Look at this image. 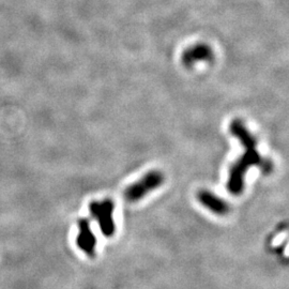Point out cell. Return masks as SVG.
Masks as SVG:
<instances>
[{"label": "cell", "instance_id": "1", "mask_svg": "<svg viewBox=\"0 0 289 289\" xmlns=\"http://www.w3.org/2000/svg\"><path fill=\"white\" fill-rule=\"evenodd\" d=\"M230 133L239 138L244 147V152L241 158L231 165L227 181V190L230 194L240 195L244 189V177L246 171L253 166H257L264 172L268 173L273 166L269 160L263 159L257 151L256 140L242 123L241 120H234L230 124Z\"/></svg>", "mask_w": 289, "mask_h": 289}, {"label": "cell", "instance_id": "2", "mask_svg": "<svg viewBox=\"0 0 289 289\" xmlns=\"http://www.w3.org/2000/svg\"><path fill=\"white\" fill-rule=\"evenodd\" d=\"M164 182L163 173L158 170H151L142 177L140 180L131 184L124 191V198L128 201H138L151 191L158 189Z\"/></svg>", "mask_w": 289, "mask_h": 289}, {"label": "cell", "instance_id": "3", "mask_svg": "<svg viewBox=\"0 0 289 289\" xmlns=\"http://www.w3.org/2000/svg\"><path fill=\"white\" fill-rule=\"evenodd\" d=\"M90 212L100 224V228L105 236H112L115 231L113 218L114 202L111 199L103 201H94L90 204Z\"/></svg>", "mask_w": 289, "mask_h": 289}, {"label": "cell", "instance_id": "4", "mask_svg": "<svg viewBox=\"0 0 289 289\" xmlns=\"http://www.w3.org/2000/svg\"><path fill=\"white\" fill-rule=\"evenodd\" d=\"M213 53L207 44H196L186 49L182 54V62L186 67H192L199 61H211Z\"/></svg>", "mask_w": 289, "mask_h": 289}, {"label": "cell", "instance_id": "5", "mask_svg": "<svg viewBox=\"0 0 289 289\" xmlns=\"http://www.w3.org/2000/svg\"><path fill=\"white\" fill-rule=\"evenodd\" d=\"M197 197L202 206H205L207 209L217 213V215H226L229 210V207L226 201L219 198L216 194L209 192V191H200Z\"/></svg>", "mask_w": 289, "mask_h": 289}, {"label": "cell", "instance_id": "6", "mask_svg": "<svg viewBox=\"0 0 289 289\" xmlns=\"http://www.w3.org/2000/svg\"><path fill=\"white\" fill-rule=\"evenodd\" d=\"M79 234L77 236V245L88 254L94 253L96 245V238L90 229L89 222L87 219L79 221Z\"/></svg>", "mask_w": 289, "mask_h": 289}]
</instances>
